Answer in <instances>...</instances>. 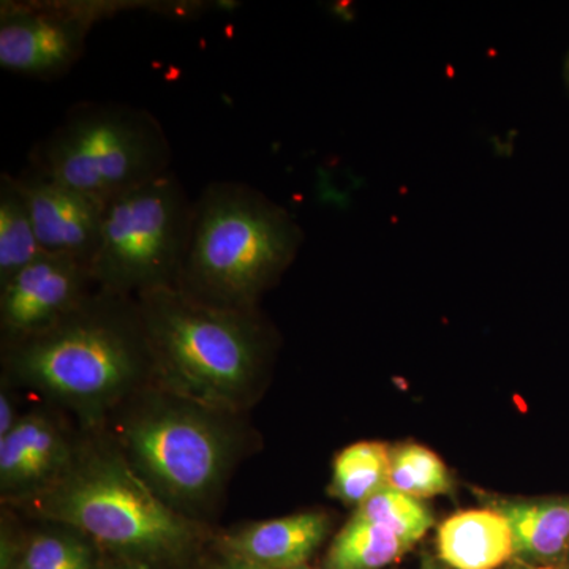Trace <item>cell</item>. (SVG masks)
I'll return each mask as SVG.
<instances>
[{
    "mask_svg": "<svg viewBox=\"0 0 569 569\" xmlns=\"http://www.w3.org/2000/svg\"><path fill=\"white\" fill-rule=\"evenodd\" d=\"M3 380L96 429L127 399L156 385V366L133 296L99 290L37 335L0 343Z\"/></svg>",
    "mask_w": 569,
    "mask_h": 569,
    "instance_id": "cell-1",
    "label": "cell"
},
{
    "mask_svg": "<svg viewBox=\"0 0 569 569\" xmlns=\"http://www.w3.org/2000/svg\"><path fill=\"white\" fill-rule=\"evenodd\" d=\"M3 508L69 523L107 556L141 569H197L217 535L168 507L102 429H82L69 468L50 489Z\"/></svg>",
    "mask_w": 569,
    "mask_h": 569,
    "instance_id": "cell-2",
    "label": "cell"
},
{
    "mask_svg": "<svg viewBox=\"0 0 569 569\" xmlns=\"http://www.w3.org/2000/svg\"><path fill=\"white\" fill-rule=\"evenodd\" d=\"M168 507L213 527L236 470L260 449L249 413L206 406L149 387L116 408L102 426Z\"/></svg>",
    "mask_w": 569,
    "mask_h": 569,
    "instance_id": "cell-3",
    "label": "cell"
},
{
    "mask_svg": "<svg viewBox=\"0 0 569 569\" xmlns=\"http://www.w3.org/2000/svg\"><path fill=\"white\" fill-rule=\"evenodd\" d=\"M156 366V387L222 410L249 413L271 378L279 335L257 309L197 301L178 288L137 296Z\"/></svg>",
    "mask_w": 569,
    "mask_h": 569,
    "instance_id": "cell-4",
    "label": "cell"
},
{
    "mask_svg": "<svg viewBox=\"0 0 569 569\" xmlns=\"http://www.w3.org/2000/svg\"><path fill=\"white\" fill-rule=\"evenodd\" d=\"M302 244L301 224L260 190L244 182L209 183L193 201L176 288L206 305L257 309Z\"/></svg>",
    "mask_w": 569,
    "mask_h": 569,
    "instance_id": "cell-5",
    "label": "cell"
},
{
    "mask_svg": "<svg viewBox=\"0 0 569 569\" xmlns=\"http://www.w3.org/2000/svg\"><path fill=\"white\" fill-rule=\"evenodd\" d=\"M31 171L96 200L112 198L171 171L162 123L144 108L81 102L31 151Z\"/></svg>",
    "mask_w": 569,
    "mask_h": 569,
    "instance_id": "cell-6",
    "label": "cell"
},
{
    "mask_svg": "<svg viewBox=\"0 0 569 569\" xmlns=\"http://www.w3.org/2000/svg\"><path fill=\"white\" fill-rule=\"evenodd\" d=\"M193 201L173 171L112 198L91 261L99 290L140 296L178 287Z\"/></svg>",
    "mask_w": 569,
    "mask_h": 569,
    "instance_id": "cell-7",
    "label": "cell"
},
{
    "mask_svg": "<svg viewBox=\"0 0 569 569\" xmlns=\"http://www.w3.org/2000/svg\"><path fill=\"white\" fill-rule=\"evenodd\" d=\"M126 9L112 2L0 3V67L36 80H58L84 54L97 22Z\"/></svg>",
    "mask_w": 569,
    "mask_h": 569,
    "instance_id": "cell-8",
    "label": "cell"
},
{
    "mask_svg": "<svg viewBox=\"0 0 569 569\" xmlns=\"http://www.w3.org/2000/svg\"><path fill=\"white\" fill-rule=\"evenodd\" d=\"M82 427L69 415L33 403L0 438V503L14 507L51 488L69 468Z\"/></svg>",
    "mask_w": 569,
    "mask_h": 569,
    "instance_id": "cell-9",
    "label": "cell"
},
{
    "mask_svg": "<svg viewBox=\"0 0 569 569\" xmlns=\"http://www.w3.org/2000/svg\"><path fill=\"white\" fill-rule=\"evenodd\" d=\"M96 290L86 261L41 253L0 287V343L51 328Z\"/></svg>",
    "mask_w": 569,
    "mask_h": 569,
    "instance_id": "cell-10",
    "label": "cell"
},
{
    "mask_svg": "<svg viewBox=\"0 0 569 569\" xmlns=\"http://www.w3.org/2000/svg\"><path fill=\"white\" fill-rule=\"evenodd\" d=\"M18 181L28 200L41 252L77 258L91 266L108 203L32 171L18 176Z\"/></svg>",
    "mask_w": 569,
    "mask_h": 569,
    "instance_id": "cell-11",
    "label": "cell"
},
{
    "mask_svg": "<svg viewBox=\"0 0 569 569\" xmlns=\"http://www.w3.org/2000/svg\"><path fill=\"white\" fill-rule=\"evenodd\" d=\"M331 530L323 511H305L284 518L257 520L217 531V548L266 569L306 567Z\"/></svg>",
    "mask_w": 569,
    "mask_h": 569,
    "instance_id": "cell-12",
    "label": "cell"
},
{
    "mask_svg": "<svg viewBox=\"0 0 569 569\" xmlns=\"http://www.w3.org/2000/svg\"><path fill=\"white\" fill-rule=\"evenodd\" d=\"M488 508L507 519L515 557L529 567H563L569 556V496L490 498Z\"/></svg>",
    "mask_w": 569,
    "mask_h": 569,
    "instance_id": "cell-13",
    "label": "cell"
},
{
    "mask_svg": "<svg viewBox=\"0 0 569 569\" xmlns=\"http://www.w3.org/2000/svg\"><path fill=\"white\" fill-rule=\"evenodd\" d=\"M438 553L455 569H497L515 557V541L496 509H470L441 523Z\"/></svg>",
    "mask_w": 569,
    "mask_h": 569,
    "instance_id": "cell-14",
    "label": "cell"
},
{
    "mask_svg": "<svg viewBox=\"0 0 569 569\" xmlns=\"http://www.w3.org/2000/svg\"><path fill=\"white\" fill-rule=\"evenodd\" d=\"M10 523L22 563L28 569H99L104 553L88 535L56 520L24 519L20 529L17 512L2 507Z\"/></svg>",
    "mask_w": 569,
    "mask_h": 569,
    "instance_id": "cell-15",
    "label": "cell"
},
{
    "mask_svg": "<svg viewBox=\"0 0 569 569\" xmlns=\"http://www.w3.org/2000/svg\"><path fill=\"white\" fill-rule=\"evenodd\" d=\"M41 253L18 176L0 174V287Z\"/></svg>",
    "mask_w": 569,
    "mask_h": 569,
    "instance_id": "cell-16",
    "label": "cell"
},
{
    "mask_svg": "<svg viewBox=\"0 0 569 569\" xmlns=\"http://www.w3.org/2000/svg\"><path fill=\"white\" fill-rule=\"evenodd\" d=\"M411 545L383 527L351 516L326 553L325 569H381L406 556Z\"/></svg>",
    "mask_w": 569,
    "mask_h": 569,
    "instance_id": "cell-17",
    "label": "cell"
},
{
    "mask_svg": "<svg viewBox=\"0 0 569 569\" xmlns=\"http://www.w3.org/2000/svg\"><path fill=\"white\" fill-rule=\"evenodd\" d=\"M391 448L381 441H358L339 452L332 466L329 493L358 508L387 488Z\"/></svg>",
    "mask_w": 569,
    "mask_h": 569,
    "instance_id": "cell-18",
    "label": "cell"
},
{
    "mask_svg": "<svg viewBox=\"0 0 569 569\" xmlns=\"http://www.w3.org/2000/svg\"><path fill=\"white\" fill-rule=\"evenodd\" d=\"M388 486L421 500L451 492L452 479L436 452L408 443L391 449Z\"/></svg>",
    "mask_w": 569,
    "mask_h": 569,
    "instance_id": "cell-19",
    "label": "cell"
},
{
    "mask_svg": "<svg viewBox=\"0 0 569 569\" xmlns=\"http://www.w3.org/2000/svg\"><path fill=\"white\" fill-rule=\"evenodd\" d=\"M353 515L383 527L411 546L417 545L433 526L432 512L419 498L407 496L389 486L359 505Z\"/></svg>",
    "mask_w": 569,
    "mask_h": 569,
    "instance_id": "cell-20",
    "label": "cell"
},
{
    "mask_svg": "<svg viewBox=\"0 0 569 569\" xmlns=\"http://www.w3.org/2000/svg\"><path fill=\"white\" fill-rule=\"evenodd\" d=\"M20 395L21 392L11 387L9 381L0 378V438L9 436L24 415L18 406Z\"/></svg>",
    "mask_w": 569,
    "mask_h": 569,
    "instance_id": "cell-21",
    "label": "cell"
},
{
    "mask_svg": "<svg viewBox=\"0 0 569 569\" xmlns=\"http://www.w3.org/2000/svg\"><path fill=\"white\" fill-rule=\"evenodd\" d=\"M2 569H28L22 563L10 523L2 518Z\"/></svg>",
    "mask_w": 569,
    "mask_h": 569,
    "instance_id": "cell-22",
    "label": "cell"
},
{
    "mask_svg": "<svg viewBox=\"0 0 569 569\" xmlns=\"http://www.w3.org/2000/svg\"><path fill=\"white\" fill-rule=\"evenodd\" d=\"M213 550H216L217 559L212 561L211 567L206 569H266L258 567V565L252 563V561L242 559V557L219 549L216 545H213Z\"/></svg>",
    "mask_w": 569,
    "mask_h": 569,
    "instance_id": "cell-23",
    "label": "cell"
},
{
    "mask_svg": "<svg viewBox=\"0 0 569 569\" xmlns=\"http://www.w3.org/2000/svg\"><path fill=\"white\" fill-rule=\"evenodd\" d=\"M99 569H141L133 567V565L126 563V561L114 559V557L107 556L104 553L102 563H100Z\"/></svg>",
    "mask_w": 569,
    "mask_h": 569,
    "instance_id": "cell-24",
    "label": "cell"
},
{
    "mask_svg": "<svg viewBox=\"0 0 569 569\" xmlns=\"http://www.w3.org/2000/svg\"><path fill=\"white\" fill-rule=\"evenodd\" d=\"M419 569H445L441 565L436 563V561L427 560L422 563V567Z\"/></svg>",
    "mask_w": 569,
    "mask_h": 569,
    "instance_id": "cell-25",
    "label": "cell"
},
{
    "mask_svg": "<svg viewBox=\"0 0 569 569\" xmlns=\"http://www.w3.org/2000/svg\"><path fill=\"white\" fill-rule=\"evenodd\" d=\"M565 81H567V88L569 91V52L567 56V61H565Z\"/></svg>",
    "mask_w": 569,
    "mask_h": 569,
    "instance_id": "cell-26",
    "label": "cell"
},
{
    "mask_svg": "<svg viewBox=\"0 0 569 569\" xmlns=\"http://www.w3.org/2000/svg\"><path fill=\"white\" fill-rule=\"evenodd\" d=\"M561 569H569V556L568 559L565 560L563 567H561Z\"/></svg>",
    "mask_w": 569,
    "mask_h": 569,
    "instance_id": "cell-27",
    "label": "cell"
},
{
    "mask_svg": "<svg viewBox=\"0 0 569 569\" xmlns=\"http://www.w3.org/2000/svg\"><path fill=\"white\" fill-rule=\"evenodd\" d=\"M512 569H538V568L529 567V565H526V567H518V568H512Z\"/></svg>",
    "mask_w": 569,
    "mask_h": 569,
    "instance_id": "cell-28",
    "label": "cell"
},
{
    "mask_svg": "<svg viewBox=\"0 0 569 569\" xmlns=\"http://www.w3.org/2000/svg\"><path fill=\"white\" fill-rule=\"evenodd\" d=\"M298 569H313V568H309V567H307V565H306V567H301V568H298Z\"/></svg>",
    "mask_w": 569,
    "mask_h": 569,
    "instance_id": "cell-29",
    "label": "cell"
}]
</instances>
